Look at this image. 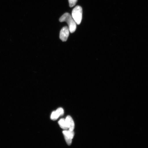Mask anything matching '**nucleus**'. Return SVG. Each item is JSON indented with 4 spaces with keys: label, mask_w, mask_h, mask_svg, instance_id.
<instances>
[{
    "label": "nucleus",
    "mask_w": 148,
    "mask_h": 148,
    "mask_svg": "<svg viewBox=\"0 0 148 148\" xmlns=\"http://www.w3.org/2000/svg\"><path fill=\"white\" fill-rule=\"evenodd\" d=\"M66 125L70 131H73L75 128V123L72 117L70 116H68L65 119Z\"/></svg>",
    "instance_id": "nucleus-5"
},
{
    "label": "nucleus",
    "mask_w": 148,
    "mask_h": 148,
    "mask_svg": "<svg viewBox=\"0 0 148 148\" xmlns=\"http://www.w3.org/2000/svg\"><path fill=\"white\" fill-rule=\"evenodd\" d=\"M58 113L60 114V116L63 115L64 114V110L62 108H59L56 110Z\"/></svg>",
    "instance_id": "nucleus-9"
},
{
    "label": "nucleus",
    "mask_w": 148,
    "mask_h": 148,
    "mask_svg": "<svg viewBox=\"0 0 148 148\" xmlns=\"http://www.w3.org/2000/svg\"><path fill=\"white\" fill-rule=\"evenodd\" d=\"M58 123L60 127L62 129L66 130L68 129L67 125H66L65 119H61L58 121Z\"/></svg>",
    "instance_id": "nucleus-6"
},
{
    "label": "nucleus",
    "mask_w": 148,
    "mask_h": 148,
    "mask_svg": "<svg viewBox=\"0 0 148 148\" xmlns=\"http://www.w3.org/2000/svg\"><path fill=\"white\" fill-rule=\"evenodd\" d=\"M69 29L67 26L64 27L61 29L60 33V39L63 42L67 40L69 35Z\"/></svg>",
    "instance_id": "nucleus-4"
},
{
    "label": "nucleus",
    "mask_w": 148,
    "mask_h": 148,
    "mask_svg": "<svg viewBox=\"0 0 148 148\" xmlns=\"http://www.w3.org/2000/svg\"><path fill=\"white\" fill-rule=\"evenodd\" d=\"M78 0H68L69 2V6L70 7H73L76 4Z\"/></svg>",
    "instance_id": "nucleus-8"
},
{
    "label": "nucleus",
    "mask_w": 148,
    "mask_h": 148,
    "mask_svg": "<svg viewBox=\"0 0 148 148\" xmlns=\"http://www.w3.org/2000/svg\"><path fill=\"white\" fill-rule=\"evenodd\" d=\"M60 114L56 111H54L52 113L51 118V120H56L58 119V118L60 116Z\"/></svg>",
    "instance_id": "nucleus-7"
},
{
    "label": "nucleus",
    "mask_w": 148,
    "mask_h": 148,
    "mask_svg": "<svg viewBox=\"0 0 148 148\" xmlns=\"http://www.w3.org/2000/svg\"><path fill=\"white\" fill-rule=\"evenodd\" d=\"M60 22H66L69 26L70 33L75 32L77 29V24L73 20L72 16L68 13H66L61 16L59 19Z\"/></svg>",
    "instance_id": "nucleus-1"
},
{
    "label": "nucleus",
    "mask_w": 148,
    "mask_h": 148,
    "mask_svg": "<svg viewBox=\"0 0 148 148\" xmlns=\"http://www.w3.org/2000/svg\"><path fill=\"white\" fill-rule=\"evenodd\" d=\"M63 134L66 143L68 145H70L72 143V139L74 136V132L73 131L64 130L62 132Z\"/></svg>",
    "instance_id": "nucleus-3"
},
{
    "label": "nucleus",
    "mask_w": 148,
    "mask_h": 148,
    "mask_svg": "<svg viewBox=\"0 0 148 148\" xmlns=\"http://www.w3.org/2000/svg\"><path fill=\"white\" fill-rule=\"evenodd\" d=\"M82 8L79 5H77L73 9L72 16L77 25H79L82 18Z\"/></svg>",
    "instance_id": "nucleus-2"
}]
</instances>
